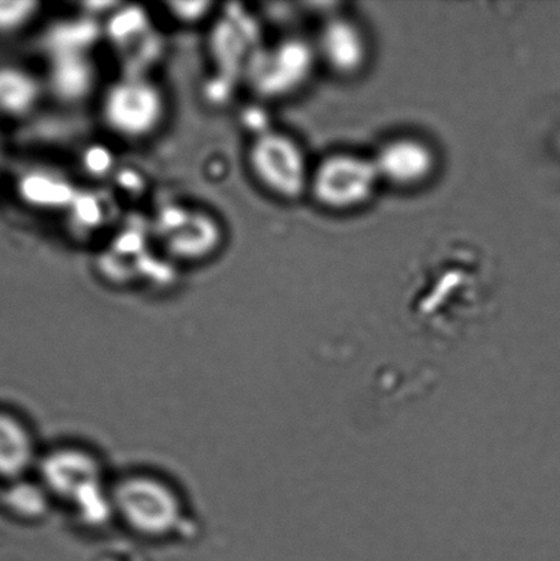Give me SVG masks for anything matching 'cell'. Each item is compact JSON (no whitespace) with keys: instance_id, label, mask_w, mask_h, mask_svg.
Wrapping results in <instances>:
<instances>
[{"instance_id":"8992f818","label":"cell","mask_w":560,"mask_h":561,"mask_svg":"<svg viewBox=\"0 0 560 561\" xmlns=\"http://www.w3.org/2000/svg\"><path fill=\"white\" fill-rule=\"evenodd\" d=\"M315 48L318 62L339 77L359 75L369 62L370 47L359 24L347 16H332L318 33Z\"/></svg>"},{"instance_id":"9c48e42d","label":"cell","mask_w":560,"mask_h":561,"mask_svg":"<svg viewBox=\"0 0 560 561\" xmlns=\"http://www.w3.org/2000/svg\"><path fill=\"white\" fill-rule=\"evenodd\" d=\"M22 199L36 207L65 206L73 196L70 185L59 175L33 172L20 181Z\"/></svg>"},{"instance_id":"30bf717a","label":"cell","mask_w":560,"mask_h":561,"mask_svg":"<svg viewBox=\"0 0 560 561\" xmlns=\"http://www.w3.org/2000/svg\"><path fill=\"white\" fill-rule=\"evenodd\" d=\"M37 3L0 2V32L19 30L36 13Z\"/></svg>"},{"instance_id":"52a82bcc","label":"cell","mask_w":560,"mask_h":561,"mask_svg":"<svg viewBox=\"0 0 560 561\" xmlns=\"http://www.w3.org/2000/svg\"><path fill=\"white\" fill-rule=\"evenodd\" d=\"M48 85L59 101L80 102L95 85V69L85 53H55L49 66Z\"/></svg>"},{"instance_id":"5b68a950","label":"cell","mask_w":560,"mask_h":561,"mask_svg":"<svg viewBox=\"0 0 560 561\" xmlns=\"http://www.w3.org/2000/svg\"><path fill=\"white\" fill-rule=\"evenodd\" d=\"M381 184L395 188H419L433 178L437 156L432 146L413 136L395 137L372 156Z\"/></svg>"},{"instance_id":"8fae6325","label":"cell","mask_w":560,"mask_h":561,"mask_svg":"<svg viewBox=\"0 0 560 561\" xmlns=\"http://www.w3.org/2000/svg\"><path fill=\"white\" fill-rule=\"evenodd\" d=\"M170 8L174 10L173 13L178 15L181 21H195L199 20L201 16L206 13V9L210 8V4L199 3L195 10H186L185 3H172Z\"/></svg>"},{"instance_id":"277c9868","label":"cell","mask_w":560,"mask_h":561,"mask_svg":"<svg viewBox=\"0 0 560 561\" xmlns=\"http://www.w3.org/2000/svg\"><path fill=\"white\" fill-rule=\"evenodd\" d=\"M318 64L315 43L300 37L284 38L258 55L252 64V90L272 101L294 95L309 82Z\"/></svg>"},{"instance_id":"7a4b0ae2","label":"cell","mask_w":560,"mask_h":561,"mask_svg":"<svg viewBox=\"0 0 560 561\" xmlns=\"http://www.w3.org/2000/svg\"><path fill=\"white\" fill-rule=\"evenodd\" d=\"M380 185L372 157L334 152L312 168L309 195L325 210L347 213L366 206Z\"/></svg>"},{"instance_id":"3957f363","label":"cell","mask_w":560,"mask_h":561,"mask_svg":"<svg viewBox=\"0 0 560 561\" xmlns=\"http://www.w3.org/2000/svg\"><path fill=\"white\" fill-rule=\"evenodd\" d=\"M167 113L161 88L145 79L129 77L104 93L101 115L112 134L126 140H141L162 125Z\"/></svg>"},{"instance_id":"6da1fadb","label":"cell","mask_w":560,"mask_h":561,"mask_svg":"<svg viewBox=\"0 0 560 561\" xmlns=\"http://www.w3.org/2000/svg\"><path fill=\"white\" fill-rule=\"evenodd\" d=\"M252 179L267 194L294 202L309 194L312 168L304 147L284 131H262L247 151Z\"/></svg>"},{"instance_id":"ba28073f","label":"cell","mask_w":560,"mask_h":561,"mask_svg":"<svg viewBox=\"0 0 560 561\" xmlns=\"http://www.w3.org/2000/svg\"><path fill=\"white\" fill-rule=\"evenodd\" d=\"M41 85L27 71L19 68H0V112L24 115L36 106Z\"/></svg>"}]
</instances>
